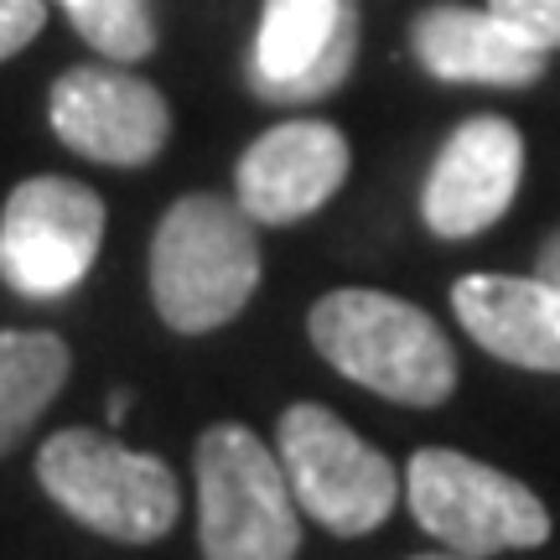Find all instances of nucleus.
Here are the masks:
<instances>
[{
    "label": "nucleus",
    "instance_id": "a211bd4d",
    "mask_svg": "<svg viewBox=\"0 0 560 560\" xmlns=\"http://www.w3.org/2000/svg\"><path fill=\"white\" fill-rule=\"evenodd\" d=\"M535 276H545V280H556V285H560V229L545 240L540 260H535Z\"/></svg>",
    "mask_w": 560,
    "mask_h": 560
},
{
    "label": "nucleus",
    "instance_id": "412c9836",
    "mask_svg": "<svg viewBox=\"0 0 560 560\" xmlns=\"http://www.w3.org/2000/svg\"><path fill=\"white\" fill-rule=\"evenodd\" d=\"M58 5H62V11H68V5H73V0H58Z\"/></svg>",
    "mask_w": 560,
    "mask_h": 560
},
{
    "label": "nucleus",
    "instance_id": "dca6fc26",
    "mask_svg": "<svg viewBox=\"0 0 560 560\" xmlns=\"http://www.w3.org/2000/svg\"><path fill=\"white\" fill-rule=\"evenodd\" d=\"M488 11L520 42H529L535 52L560 47V0H488Z\"/></svg>",
    "mask_w": 560,
    "mask_h": 560
},
{
    "label": "nucleus",
    "instance_id": "0eeeda50",
    "mask_svg": "<svg viewBox=\"0 0 560 560\" xmlns=\"http://www.w3.org/2000/svg\"><path fill=\"white\" fill-rule=\"evenodd\" d=\"M104 240V202L73 177H32L5 198L0 213V280L32 301L68 296Z\"/></svg>",
    "mask_w": 560,
    "mask_h": 560
},
{
    "label": "nucleus",
    "instance_id": "20e7f679",
    "mask_svg": "<svg viewBox=\"0 0 560 560\" xmlns=\"http://www.w3.org/2000/svg\"><path fill=\"white\" fill-rule=\"evenodd\" d=\"M192 472L202 560H296L301 503L280 452H270L249 425L202 431Z\"/></svg>",
    "mask_w": 560,
    "mask_h": 560
},
{
    "label": "nucleus",
    "instance_id": "6ab92c4d",
    "mask_svg": "<svg viewBox=\"0 0 560 560\" xmlns=\"http://www.w3.org/2000/svg\"><path fill=\"white\" fill-rule=\"evenodd\" d=\"M125 416H130V395H125V389H120V395H115V400H109V420H115V425H120Z\"/></svg>",
    "mask_w": 560,
    "mask_h": 560
},
{
    "label": "nucleus",
    "instance_id": "f257e3e1",
    "mask_svg": "<svg viewBox=\"0 0 560 560\" xmlns=\"http://www.w3.org/2000/svg\"><path fill=\"white\" fill-rule=\"evenodd\" d=\"M260 285V240L240 198L187 192L151 240V296L172 332H213Z\"/></svg>",
    "mask_w": 560,
    "mask_h": 560
},
{
    "label": "nucleus",
    "instance_id": "aec40b11",
    "mask_svg": "<svg viewBox=\"0 0 560 560\" xmlns=\"http://www.w3.org/2000/svg\"><path fill=\"white\" fill-rule=\"evenodd\" d=\"M410 560H488V556H462V550H436V556H410Z\"/></svg>",
    "mask_w": 560,
    "mask_h": 560
},
{
    "label": "nucleus",
    "instance_id": "9d476101",
    "mask_svg": "<svg viewBox=\"0 0 560 560\" xmlns=\"http://www.w3.org/2000/svg\"><path fill=\"white\" fill-rule=\"evenodd\" d=\"M52 130L62 145L104 166H145L172 136V109L136 73L68 68L52 83Z\"/></svg>",
    "mask_w": 560,
    "mask_h": 560
},
{
    "label": "nucleus",
    "instance_id": "ddd939ff",
    "mask_svg": "<svg viewBox=\"0 0 560 560\" xmlns=\"http://www.w3.org/2000/svg\"><path fill=\"white\" fill-rule=\"evenodd\" d=\"M420 68L441 83H488V89H529L545 73V52L520 42L488 5H431L410 26Z\"/></svg>",
    "mask_w": 560,
    "mask_h": 560
},
{
    "label": "nucleus",
    "instance_id": "423d86ee",
    "mask_svg": "<svg viewBox=\"0 0 560 560\" xmlns=\"http://www.w3.org/2000/svg\"><path fill=\"white\" fill-rule=\"evenodd\" d=\"M405 499L420 529L462 556L535 550L550 540V509L520 478L452 446H425L410 457Z\"/></svg>",
    "mask_w": 560,
    "mask_h": 560
},
{
    "label": "nucleus",
    "instance_id": "9b49d317",
    "mask_svg": "<svg viewBox=\"0 0 560 560\" xmlns=\"http://www.w3.org/2000/svg\"><path fill=\"white\" fill-rule=\"evenodd\" d=\"M348 182V136L327 120H285L240 156L234 198L255 223H296Z\"/></svg>",
    "mask_w": 560,
    "mask_h": 560
},
{
    "label": "nucleus",
    "instance_id": "2eb2a0df",
    "mask_svg": "<svg viewBox=\"0 0 560 560\" xmlns=\"http://www.w3.org/2000/svg\"><path fill=\"white\" fill-rule=\"evenodd\" d=\"M68 21L109 62H145L156 52V5L151 0H73Z\"/></svg>",
    "mask_w": 560,
    "mask_h": 560
},
{
    "label": "nucleus",
    "instance_id": "39448f33",
    "mask_svg": "<svg viewBox=\"0 0 560 560\" xmlns=\"http://www.w3.org/2000/svg\"><path fill=\"white\" fill-rule=\"evenodd\" d=\"M276 452L285 462V478H291L301 514L342 535V540L374 535L400 503L395 462L384 457L380 446H369L327 405H291L280 416Z\"/></svg>",
    "mask_w": 560,
    "mask_h": 560
},
{
    "label": "nucleus",
    "instance_id": "f03ea898",
    "mask_svg": "<svg viewBox=\"0 0 560 560\" xmlns=\"http://www.w3.org/2000/svg\"><path fill=\"white\" fill-rule=\"evenodd\" d=\"M306 332L342 380L400 405H441L457 389V353L431 312L389 291H332L312 306Z\"/></svg>",
    "mask_w": 560,
    "mask_h": 560
},
{
    "label": "nucleus",
    "instance_id": "1a4fd4ad",
    "mask_svg": "<svg viewBox=\"0 0 560 560\" xmlns=\"http://www.w3.org/2000/svg\"><path fill=\"white\" fill-rule=\"evenodd\" d=\"M524 177V136L503 115H472L441 140L420 192L425 229L441 240H472L509 213Z\"/></svg>",
    "mask_w": 560,
    "mask_h": 560
},
{
    "label": "nucleus",
    "instance_id": "f8f14e48",
    "mask_svg": "<svg viewBox=\"0 0 560 560\" xmlns=\"http://www.w3.org/2000/svg\"><path fill=\"white\" fill-rule=\"evenodd\" d=\"M452 312L493 359L560 374V285L545 276H462Z\"/></svg>",
    "mask_w": 560,
    "mask_h": 560
},
{
    "label": "nucleus",
    "instance_id": "f3484780",
    "mask_svg": "<svg viewBox=\"0 0 560 560\" xmlns=\"http://www.w3.org/2000/svg\"><path fill=\"white\" fill-rule=\"evenodd\" d=\"M47 21V0H0V62L16 58L26 42H37Z\"/></svg>",
    "mask_w": 560,
    "mask_h": 560
},
{
    "label": "nucleus",
    "instance_id": "6e6552de",
    "mask_svg": "<svg viewBox=\"0 0 560 560\" xmlns=\"http://www.w3.org/2000/svg\"><path fill=\"white\" fill-rule=\"evenodd\" d=\"M359 5L353 0H265L249 89L265 104H317L353 73Z\"/></svg>",
    "mask_w": 560,
    "mask_h": 560
},
{
    "label": "nucleus",
    "instance_id": "7ed1b4c3",
    "mask_svg": "<svg viewBox=\"0 0 560 560\" xmlns=\"http://www.w3.org/2000/svg\"><path fill=\"white\" fill-rule=\"evenodd\" d=\"M37 478L62 514L120 545H156L182 514V482L161 457L130 452L125 441L73 425L47 436Z\"/></svg>",
    "mask_w": 560,
    "mask_h": 560
},
{
    "label": "nucleus",
    "instance_id": "4468645a",
    "mask_svg": "<svg viewBox=\"0 0 560 560\" xmlns=\"http://www.w3.org/2000/svg\"><path fill=\"white\" fill-rule=\"evenodd\" d=\"M68 369L73 359L58 332H0V457L58 400Z\"/></svg>",
    "mask_w": 560,
    "mask_h": 560
}]
</instances>
